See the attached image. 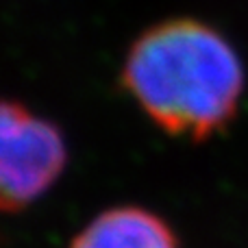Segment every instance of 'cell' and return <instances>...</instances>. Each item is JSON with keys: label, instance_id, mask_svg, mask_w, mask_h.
Here are the masks:
<instances>
[{"label": "cell", "instance_id": "7a4b0ae2", "mask_svg": "<svg viewBox=\"0 0 248 248\" xmlns=\"http://www.w3.org/2000/svg\"><path fill=\"white\" fill-rule=\"evenodd\" d=\"M68 141L48 118L0 100V211L16 214L50 192L68 166Z\"/></svg>", "mask_w": 248, "mask_h": 248}, {"label": "cell", "instance_id": "3957f363", "mask_svg": "<svg viewBox=\"0 0 248 248\" xmlns=\"http://www.w3.org/2000/svg\"><path fill=\"white\" fill-rule=\"evenodd\" d=\"M68 248H179V237L155 211L120 205L92 218Z\"/></svg>", "mask_w": 248, "mask_h": 248}, {"label": "cell", "instance_id": "6da1fadb", "mask_svg": "<svg viewBox=\"0 0 248 248\" xmlns=\"http://www.w3.org/2000/svg\"><path fill=\"white\" fill-rule=\"evenodd\" d=\"M120 83L163 133L202 141L235 120L246 74L218 29L194 17H172L131 44Z\"/></svg>", "mask_w": 248, "mask_h": 248}]
</instances>
